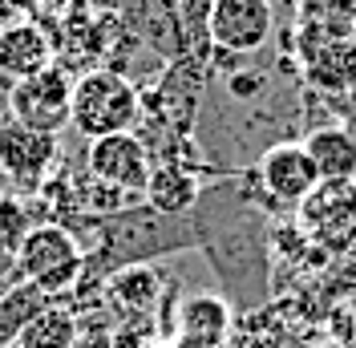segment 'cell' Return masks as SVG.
Wrapping results in <instances>:
<instances>
[{"mask_svg":"<svg viewBox=\"0 0 356 348\" xmlns=\"http://www.w3.org/2000/svg\"><path fill=\"white\" fill-rule=\"evenodd\" d=\"M255 178H259V187L267 191V198H275L284 207H300L320 187L316 162L308 158L304 142H275V146H267L259 154Z\"/></svg>","mask_w":356,"mask_h":348,"instance_id":"obj_10","label":"cell"},{"mask_svg":"<svg viewBox=\"0 0 356 348\" xmlns=\"http://www.w3.org/2000/svg\"><path fill=\"white\" fill-rule=\"evenodd\" d=\"M199 178L191 171H182L175 162H162L150 171V182H146V191H142V203L146 207H154L158 215H175V219H191V211L199 207Z\"/></svg>","mask_w":356,"mask_h":348,"instance_id":"obj_12","label":"cell"},{"mask_svg":"<svg viewBox=\"0 0 356 348\" xmlns=\"http://www.w3.org/2000/svg\"><path fill=\"white\" fill-rule=\"evenodd\" d=\"M158 276L150 271V263L146 267H122V271H113L110 276V292H113V300H122L126 308H146L150 300L158 296Z\"/></svg>","mask_w":356,"mask_h":348,"instance_id":"obj_18","label":"cell"},{"mask_svg":"<svg viewBox=\"0 0 356 348\" xmlns=\"http://www.w3.org/2000/svg\"><path fill=\"white\" fill-rule=\"evenodd\" d=\"M73 77L61 65H49L37 77H24L8 86V118L41 134H61L69 126Z\"/></svg>","mask_w":356,"mask_h":348,"instance_id":"obj_4","label":"cell"},{"mask_svg":"<svg viewBox=\"0 0 356 348\" xmlns=\"http://www.w3.org/2000/svg\"><path fill=\"white\" fill-rule=\"evenodd\" d=\"M142 122V93L126 73L118 69H89L73 81L69 102V126L86 142L106 134H134Z\"/></svg>","mask_w":356,"mask_h":348,"instance_id":"obj_2","label":"cell"},{"mask_svg":"<svg viewBox=\"0 0 356 348\" xmlns=\"http://www.w3.org/2000/svg\"><path fill=\"white\" fill-rule=\"evenodd\" d=\"M300 223L320 247L353 251L356 247V187L353 182H320L300 203Z\"/></svg>","mask_w":356,"mask_h":348,"instance_id":"obj_8","label":"cell"},{"mask_svg":"<svg viewBox=\"0 0 356 348\" xmlns=\"http://www.w3.org/2000/svg\"><path fill=\"white\" fill-rule=\"evenodd\" d=\"M304 150L316 162L320 182H353L356 174V134L348 126H320L304 138Z\"/></svg>","mask_w":356,"mask_h":348,"instance_id":"obj_13","label":"cell"},{"mask_svg":"<svg viewBox=\"0 0 356 348\" xmlns=\"http://www.w3.org/2000/svg\"><path fill=\"white\" fill-rule=\"evenodd\" d=\"M61 158L57 134H41L21 126L17 118L0 122V174L8 191H41L49 171Z\"/></svg>","mask_w":356,"mask_h":348,"instance_id":"obj_5","label":"cell"},{"mask_svg":"<svg viewBox=\"0 0 356 348\" xmlns=\"http://www.w3.org/2000/svg\"><path fill=\"white\" fill-rule=\"evenodd\" d=\"M207 37L222 53L251 57L275 37L271 0H207Z\"/></svg>","mask_w":356,"mask_h":348,"instance_id":"obj_6","label":"cell"},{"mask_svg":"<svg viewBox=\"0 0 356 348\" xmlns=\"http://www.w3.org/2000/svg\"><path fill=\"white\" fill-rule=\"evenodd\" d=\"M353 187H356V174H353Z\"/></svg>","mask_w":356,"mask_h":348,"instance_id":"obj_24","label":"cell"},{"mask_svg":"<svg viewBox=\"0 0 356 348\" xmlns=\"http://www.w3.org/2000/svg\"><path fill=\"white\" fill-rule=\"evenodd\" d=\"M320 348H356V345H348V340H324Z\"/></svg>","mask_w":356,"mask_h":348,"instance_id":"obj_21","label":"cell"},{"mask_svg":"<svg viewBox=\"0 0 356 348\" xmlns=\"http://www.w3.org/2000/svg\"><path fill=\"white\" fill-rule=\"evenodd\" d=\"M0 191H8V182H4V174H0Z\"/></svg>","mask_w":356,"mask_h":348,"instance_id":"obj_22","label":"cell"},{"mask_svg":"<svg viewBox=\"0 0 356 348\" xmlns=\"http://www.w3.org/2000/svg\"><path fill=\"white\" fill-rule=\"evenodd\" d=\"M296 57L308 89L324 97H344L356 89V37H324L316 29L296 24Z\"/></svg>","mask_w":356,"mask_h":348,"instance_id":"obj_7","label":"cell"},{"mask_svg":"<svg viewBox=\"0 0 356 348\" xmlns=\"http://www.w3.org/2000/svg\"><path fill=\"white\" fill-rule=\"evenodd\" d=\"M182 336L191 345H222L231 336V308L219 296H191L182 308Z\"/></svg>","mask_w":356,"mask_h":348,"instance_id":"obj_15","label":"cell"},{"mask_svg":"<svg viewBox=\"0 0 356 348\" xmlns=\"http://www.w3.org/2000/svg\"><path fill=\"white\" fill-rule=\"evenodd\" d=\"M199 247V231L191 219L158 215L146 203H130L118 215L97 219V247L86 255V267L102 271V280L122 271V267H146V263L175 255V251H191Z\"/></svg>","mask_w":356,"mask_h":348,"instance_id":"obj_1","label":"cell"},{"mask_svg":"<svg viewBox=\"0 0 356 348\" xmlns=\"http://www.w3.org/2000/svg\"><path fill=\"white\" fill-rule=\"evenodd\" d=\"M49 304H53V300L44 296L41 287H33V283H8L4 296H0V348L17 345V336H21Z\"/></svg>","mask_w":356,"mask_h":348,"instance_id":"obj_14","label":"cell"},{"mask_svg":"<svg viewBox=\"0 0 356 348\" xmlns=\"http://www.w3.org/2000/svg\"><path fill=\"white\" fill-rule=\"evenodd\" d=\"M53 61V41L41 33V24L33 21H13L0 29V77L13 86L24 77L44 73Z\"/></svg>","mask_w":356,"mask_h":348,"instance_id":"obj_11","label":"cell"},{"mask_svg":"<svg viewBox=\"0 0 356 348\" xmlns=\"http://www.w3.org/2000/svg\"><path fill=\"white\" fill-rule=\"evenodd\" d=\"M353 37H356V13H353Z\"/></svg>","mask_w":356,"mask_h":348,"instance_id":"obj_23","label":"cell"},{"mask_svg":"<svg viewBox=\"0 0 356 348\" xmlns=\"http://www.w3.org/2000/svg\"><path fill=\"white\" fill-rule=\"evenodd\" d=\"M227 89H231V97H259V93H264V77H259L255 69L227 73Z\"/></svg>","mask_w":356,"mask_h":348,"instance_id":"obj_19","label":"cell"},{"mask_svg":"<svg viewBox=\"0 0 356 348\" xmlns=\"http://www.w3.org/2000/svg\"><path fill=\"white\" fill-rule=\"evenodd\" d=\"M86 171L97 182H110L118 191H130L142 195L146 182H150V146L138 138V134H106V138H93L86 150Z\"/></svg>","mask_w":356,"mask_h":348,"instance_id":"obj_9","label":"cell"},{"mask_svg":"<svg viewBox=\"0 0 356 348\" xmlns=\"http://www.w3.org/2000/svg\"><path fill=\"white\" fill-rule=\"evenodd\" d=\"M73 345H77V320H73V312L61 308V304H49L41 316L17 336V348H73Z\"/></svg>","mask_w":356,"mask_h":348,"instance_id":"obj_16","label":"cell"},{"mask_svg":"<svg viewBox=\"0 0 356 348\" xmlns=\"http://www.w3.org/2000/svg\"><path fill=\"white\" fill-rule=\"evenodd\" d=\"M344 97H348V118H353V126H348V130L356 134V89H353V93H344Z\"/></svg>","mask_w":356,"mask_h":348,"instance_id":"obj_20","label":"cell"},{"mask_svg":"<svg viewBox=\"0 0 356 348\" xmlns=\"http://www.w3.org/2000/svg\"><path fill=\"white\" fill-rule=\"evenodd\" d=\"M86 271V247L61 223H37L24 235L21 251L13 255V283H33L53 300L57 292H69Z\"/></svg>","mask_w":356,"mask_h":348,"instance_id":"obj_3","label":"cell"},{"mask_svg":"<svg viewBox=\"0 0 356 348\" xmlns=\"http://www.w3.org/2000/svg\"><path fill=\"white\" fill-rule=\"evenodd\" d=\"M33 227H37L33 223V207L21 195H13V191H0V251L4 255H17L24 235Z\"/></svg>","mask_w":356,"mask_h":348,"instance_id":"obj_17","label":"cell"}]
</instances>
